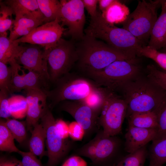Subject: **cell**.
<instances>
[{
	"instance_id": "35",
	"label": "cell",
	"mask_w": 166,
	"mask_h": 166,
	"mask_svg": "<svg viewBox=\"0 0 166 166\" xmlns=\"http://www.w3.org/2000/svg\"><path fill=\"white\" fill-rule=\"evenodd\" d=\"M147 76L166 91V71L153 64L148 65L146 68Z\"/></svg>"
},
{
	"instance_id": "22",
	"label": "cell",
	"mask_w": 166,
	"mask_h": 166,
	"mask_svg": "<svg viewBox=\"0 0 166 166\" xmlns=\"http://www.w3.org/2000/svg\"><path fill=\"white\" fill-rule=\"evenodd\" d=\"M128 7L117 0L110 5L101 15L103 18L111 24L122 23L129 14Z\"/></svg>"
},
{
	"instance_id": "15",
	"label": "cell",
	"mask_w": 166,
	"mask_h": 166,
	"mask_svg": "<svg viewBox=\"0 0 166 166\" xmlns=\"http://www.w3.org/2000/svg\"><path fill=\"white\" fill-rule=\"evenodd\" d=\"M97 140L95 154L91 161L92 166H109V162L115 156L120 145L116 136H106L102 130L96 134Z\"/></svg>"
},
{
	"instance_id": "30",
	"label": "cell",
	"mask_w": 166,
	"mask_h": 166,
	"mask_svg": "<svg viewBox=\"0 0 166 166\" xmlns=\"http://www.w3.org/2000/svg\"><path fill=\"white\" fill-rule=\"evenodd\" d=\"M105 89L97 87L86 97L81 101L101 113L105 100Z\"/></svg>"
},
{
	"instance_id": "12",
	"label": "cell",
	"mask_w": 166,
	"mask_h": 166,
	"mask_svg": "<svg viewBox=\"0 0 166 166\" xmlns=\"http://www.w3.org/2000/svg\"><path fill=\"white\" fill-rule=\"evenodd\" d=\"M59 108L71 115L83 128L85 137L98 129L100 113L81 101H65L59 104Z\"/></svg>"
},
{
	"instance_id": "16",
	"label": "cell",
	"mask_w": 166,
	"mask_h": 166,
	"mask_svg": "<svg viewBox=\"0 0 166 166\" xmlns=\"http://www.w3.org/2000/svg\"><path fill=\"white\" fill-rule=\"evenodd\" d=\"M156 135V128L128 126V131L125 135V150L128 153L133 152L155 140Z\"/></svg>"
},
{
	"instance_id": "11",
	"label": "cell",
	"mask_w": 166,
	"mask_h": 166,
	"mask_svg": "<svg viewBox=\"0 0 166 166\" xmlns=\"http://www.w3.org/2000/svg\"><path fill=\"white\" fill-rule=\"evenodd\" d=\"M58 19L44 24L34 29L28 35L14 41L19 43H27L39 45L47 50L55 45L67 30L60 24Z\"/></svg>"
},
{
	"instance_id": "7",
	"label": "cell",
	"mask_w": 166,
	"mask_h": 166,
	"mask_svg": "<svg viewBox=\"0 0 166 166\" xmlns=\"http://www.w3.org/2000/svg\"><path fill=\"white\" fill-rule=\"evenodd\" d=\"M105 100L99 118L100 126L106 136H114L121 130L127 104L121 95L106 89Z\"/></svg>"
},
{
	"instance_id": "6",
	"label": "cell",
	"mask_w": 166,
	"mask_h": 166,
	"mask_svg": "<svg viewBox=\"0 0 166 166\" xmlns=\"http://www.w3.org/2000/svg\"><path fill=\"white\" fill-rule=\"evenodd\" d=\"M161 6L160 0L139 1L135 10L129 14L122 23L123 28L131 33L145 45L150 38L152 30L158 18L157 10Z\"/></svg>"
},
{
	"instance_id": "31",
	"label": "cell",
	"mask_w": 166,
	"mask_h": 166,
	"mask_svg": "<svg viewBox=\"0 0 166 166\" xmlns=\"http://www.w3.org/2000/svg\"><path fill=\"white\" fill-rule=\"evenodd\" d=\"M136 55L150 58L155 61L163 70L166 71V53L144 45L138 50Z\"/></svg>"
},
{
	"instance_id": "24",
	"label": "cell",
	"mask_w": 166,
	"mask_h": 166,
	"mask_svg": "<svg viewBox=\"0 0 166 166\" xmlns=\"http://www.w3.org/2000/svg\"><path fill=\"white\" fill-rule=\"evenodd\" d=\"M148 166H162L166 163V136L152 141Z\"/></svg>"
},
{
	"instance_id": "19",
	"label": "cell",
	"mask_w": 166,
	"mask_h": 166,
	"mask_svg": "<svg viewBox=\"0 0 166 166\" xmlns=\"http://www.w3.org/2000/svg\"><path fill=\"white\" fill-rule=\"evenodd\" d=\"M43 23L42 20L30 17L15 19L13 27L10 31L9 38L12 40H14L26 36Z\"/></svg>"
},
{
	"instance_id": "8",
	"label": "cell",
	"mask_w": 166,
	"mask_h": 166,
	"mask_svg": "<svg viewBox=\"0 0 166 166\" xmlns=\"http://www.w3.org/2000/svg\"><path fill=\"white\" fill-rule=\"evenodd\" d=\"M75 42L61 38L56 45L44 49L49 67L50 81L54 83L64 75L69 72L77 62L78 55Z\"/></svg>"
},
{
	"instance_id": "17",
	"label": "cell",
	"mask_w": 166,
	"mask_h": 166,
	"mask_svg": "<svg viewBox=\"0 0 166 166\" xmlns=\"http://www.w3.org/2000/svg\"><path fill=\"white\" fill-rule=\"evenodd\" d=\"M161 12L152 30L147 45L159 50L166 49V0H160Z\"/></svg>"
},
{
	"instance_id": "38",
	"label": "cell",
	"mask_w": 166,
	"mask_h": 166,
	"mask_svg": "<svg viewBox=\"0 0 166 166\" xmlns=\"http://www.w3.org/2000/svg\"><path fill=\"white\" fill-rule=\"evenodd\" d=\"M97 140V136L96 135L93 139L77 150V155H76L87 157L92 161L95 154Z\"/></svg>"
},
{
	"instance_id": "39",
	"label": "cell",
	"mask_w": 166,
	"mask_h": 166,
	"mask_svg": "<svg viewBox=\"0 0 166 166\" xmlns=\"http://www.w3.org/2000/svg\"><path fill=\"white\" fill-rule=\"evenodd\" d=\"M9 94L5 91H0V117L6 119L11 116L9 109Z\"/></svg>"
},
{
	"instance_id": "3",
	"label": "cell",
	"mask_w": 166,
	"mask_h": 166,
	"mask_svg": "<svg viewBox=\"0 0 166 166\" xmlns=\"http://www.w3.org/2000/svg\"><path fill=\"white\" fill-rule=\"evenodd\" d=\"M85 32L87 35L105 41L132 59L136 58L138 49L145 45L128 31L106 22L99 12L96 16L91 17Z\"/></svg>"
},
{
	"instance_id": "32",
	"label": "cell",
	"mask_w": 166,
	"mask_h": 166,
	"mask_svg": "<svg viewBox=\"0 0 166 166\" xmlns=\"http://www.w3.org/2000/svg\"><path fill=\"white\" fill-rule=\"evenodd\" d=\"M0 35L7 34L12 30L14 23L12 15L14 14L12 9L3 2H0Z\"/></svg>"
},
{
	"instance_id": "27",
	"label": "cell",
	"mask_w": 166,
	"mask_h": 166,
	"mask_svg": "<svg viewBox=\"0 0 166 166\" xmlns=\"http://www.w3.org/2000/svg\"><path fill=\"white\" fill-rule=\"evenodd\" d=\"M145 146L129 153L118 161L116 166H144L147 155Z\"/></svg>"
},
{
	"instance_id": "28",
	"label": "cell",
	"mask_w": 166,
	"mask_h": 166,
	"mask_svg": "<svg viewBox=\"0 0 166 166\" xmlns=\"http://www.w3.org/2000/svg\"><path fill=\"white\" fill-rule=\"evenodd\" d=\"M14 138L6 126L5 121L0 122V150L9 152L18 153L19 150L14 143Z\"/></svg>"
},
{
	"instance_id": "23",
	"label": "cell",
	"mask_w": 166,
	"mask_h": 166,
	"mask_svg": "<svg viewBox=\"0 0 166 166\" xmlns=\"http://www.w3.org/2000/svg\"><path fill=\"white\" fill-rule=\"evenodd\" d=\"M128 126L145 128H156L157 117L154 111L134 113L127 118Z\"/></svg>"
},
{
	"instance_id": "41",
	"label": "cell",
	"mask_w": 166,
	"mask_h": 166,
	"mask_svg": "<svg viewBox=\"0 0 166 166\" xmlns=\"http://www.w3.org/2000/svg\"><path fill=\"white\" fill-rule=\"evenodd\" d=\"M18 153L22 156L21 162L23 166H43L40 160L30 152L19 150Z\"/></svg>"
},
{
	"instance_id": "26",
	"label": "cell",
	"mask_w": 166,
	"mask_h": 166,
	"mask_svg": "<svg viewBox=\"0 0 166 166\" xmlns=\"http://www.w3.org/2000/svg\"><path fill=\"white\" fill-rule=\"evenodd\" d=\"M11 116L16 119L26 117L28 105L26 97L20 95H14L9 98Z\"/></svg>"
},
{
	"instance_id": "2",
	"label": "cell",
	"mask_w": 166,
	"mask_h": 166,
	"mask_svg": "<svg viewBox=\"0 0 166 166\" xmlns=\"http://www.w3.org/2000/svg\"><path fill=\"white\" fill-rule=\"evenodd\" d=\"M75 44L77 62L83 73L101 70L117 61L132 59L103 42L85 34Z\"/></svg>"
},
{
	"instance_id": "45",
	"label": "cell",
	"mask_w": 166,
	"mask_h": 166,
	"mask_svg": "<svg viewBox=\"0 0 166 166\" xmlns=\"http://www.w3.org/2000/svg\"><path fill=\"white\" fill-rule=\"evenodd\" d=\"M0 166H23L22 162L17 158L6 156L0 158Z\"/></svg>"
},
{
	"instance_id": "47",
	"label": "cell",
	"mask_w": 166,
	"mask_h": 166,
	"mask_svg": "<svg viewBox=\"0 0 166 166\" xmlns=\"http://www.w3.org/2000/svg\"><path fill=\"white\" fill-rule=\"evenodd\" d=\"M160 51L166 53V49H161V51Z\"/></svg>"
},
{
	"instance_id": "44",
	"label": "cell",
	"mask_w": 166,
	"mask_h": 166,
	"mask_svg": "<svg viewBox=\"0 0 166 166\" xmlns=\"http://www.w3.org/2000/svg\"><path fill=\"white\" fill-rule=\"evenodd\" d=\"M61 166H87V164L80 156L75 155L68 159Z\"/></svg>"
},
{
	"instance_id": "40",
	"label": "cell",
	"mask_w": 166,
	"mask_h": 166,
	"mask_svg": "<svg viewBox=\"0 0 166 166\" xmlns=\"http://www.w3.org/2000/svg\"><path fill=\"white\" fill-rule=\"evenodd\" d=\"M69 136L73 140L80 141L85 137V132L82 127L76 121L69 124Z\"/></svg>"
},
{
	"instance_id": "10",
	"label": "cell",
	"mask_w": 166,
	"mask_h": 166,
	"mask_svg": "<svg viewBox=\"0 0 166 166\" xmlns=\"http://www.w3.org/2000/svg\"><path fill=\"white\" fill-rule=\"evenodd\" d=\"M61 26H66L64 35L70 36L75 42L84 38V28L85 22L84 7L82 0H61Z\"/></svg>"
},
{
	"instance_id": "37",
	"label": "cell",
	"mask_w": 166,
	"mask_h": 166,
	"mask_svg": "<svg viewBox=\"0 0 166 166\" xmlns=\"http://www.w3.org/2000/svg\"><path fill=\"white\" fill-rule=\"evenodd\" d=\"M12 77L11 67L7 66L6 64L0 61V90L10 93V87Z\"/></svg>"
},
{
	"instance_id": "5",
	"label": "cell",
	"mask_w": 166,
	"mask_h": 166,
	"mask_svg": "<svg viewBox=\"0 0 166 166\" xmlns=\"http://www.w3.org/2000/svg\"><path fill=\"white\" fill-rule=\"evenodd\" d=\"M75 73L69 72L54 82L51 90L44 91L50 101L49 108L65 101H81L86 97L97 86L90 79Z\"/></svg>"
},
{
	"instance_id": "1",
	"label": "cell",
	"mask_w": 166,
	"mask_h": 166,
	"mask_svg": "<svg viewBox=\"0 0 166 166\" xmlns=\"http://www.w3.org/2000/svg\"><path fill=\"white\" fill-rule=\"evenodd\" d=\"M119 93L127 103L126 118L134 113L155 112L166 97V91L143 72L125 84Z\"/></svg>"
},
{
	"instance_id": "4",
	"label": "cell",
	"mask_w": 166,
	"mask_h": 166,
	"mask_svg": "<svg viewBox=\"0 0 166 166\" xmlns=\"http://www.w3.org/2000/svg\"><path fill=\"white\" fill-rule=\"evenodd\" d=\"M143 72L135 58L117 61L101 70L83 73L97 86L116 93L127 82Z\"/></svg>"
},
{
	"instance_id": "48",
	"label": "cell",
	"mask_w": 166,
	"mask_h": 166,
	"mask_svg": "<svg viewBox=\"0 0 166 166\" xmlns=\"http://www.w3.org/2000/svg\"><path fill=\"white\" fill-rule=\"evenodd\" d=\"M111 166H116V164H114V165H112Z\"/></svg>"
},
{
	"instance_id": "29",
	"label": "cell",
	"mask_w": 166,
	"mask_h": 166,
	"mask_svg": "<svg viewBox=\"0 0 166 166\" xmlns=\"http://www.w3.org/2000/svg\"><path fill=\"white\" fill-rule=\"evenodd\" d=\"M12 69V77L10 87V93L19 92L25 89L24 72L20 73L22 67L16 61L15 59L9 62Z\"/></svg>"
},
{
	"instance_id": "21",
	"label": "cell",
	"mask_w": 166,
	"mask_h": 166,
	"mask_svg": "<svg viewBox=\"0 0 166 166\" xmlns=\"http://www.w3.org/2000/svg\"><path fill=\"white\" fill-rule=\"evenodd\" d=\"M30 132L31 136L29 142L30 152L41 159L44 156L47 155V152L45 150V129L42 124L38 122Z\"/></svg>"
},
{
	"instance_id": "9",
	"label": "cell",
	"mask_w": 166,
	"mask_h": 166,
	"mask_svg": "<svg viewBox=\"0 0 166 166\" xmlns=\"http://www.w3.org/2000/svg\"><path fill=\"white\" fill-rule=\"evenodd\" d=\"M45 132L48 160L46 166H57L70 150L72 143L64 140L59 135L55 127L56 120L49 109L41 118Z\"/></svg>"
},
{
	"instance_id": "46",
	"label": "cell",
	"mask_w": 166,
	"mask_h": 166,
	"mask_svg": "<svg viewBox=\"0 0 166 166\" xmlns=\"http://www.w3.org/2000/svg\"><path fill=\"white\" fill-rule=\"evenodd\" d=\"M115 0H99L98 2L101 13L104 12Z\"/></svg>"
},
{
	"instance_id": "34",
	"label": "cell",
	"mask_w": 166,
	"mask_h": 166,
	"mask_svg": "<svg viewBox=\"0 0 166 166\" xmlns=\"http://www.w3.org/2000/svg\"><path fill=\"white\" fill-rule=\"evenodd\" d=\"M44 77L34 72L29 71L24 76L25 90L38 89L46 90V81Z\"/></svg>"
},
{
	"instance_id": "36",
	"label": "cell",
	"mask_w": 166,
	"mask_h": 166,
	"mask_svg": "<svg viewBox=\"0 0 166 166\" xmlns=\"http://www.w3.org/2000/svg\"><path fill=\"white\" fill-rule=\"evenodd\" d=\"M157 119V135L155 139L166 136V97L155 111Z\"/></svg>"
},
{
	"instance_id": "25",
	"label": "cell",
	"mask_w": 166,
	"mask_h": 166,
	"mask_svg": "<svg viewBox=\"0 0 166 166\" xmlns=\"http://www.w3.org/2000/svg\"><path fill=\"white\" fill-rule=\"evenodd\" d=\"M39 9L43 16L44 22L53 21L57 19L60 21L61 5L57 0H37Z\"/></svg>"
},
{
	"instance_id": "33",
	"label": "cell",
	"mask_w": 166,
	"mask_h": 166,
	"mask_svg": "<svg viewBox=\"0 0 166 166\" xmlns=\"http://www.w3.org/2000/svg\"><path fill=\"white\" fill-rule=\"evenodd\" d=\"M5 121L6 125L13 136L14 139L20 143L26 139L27 132L25 121H20L9 118Z\"/></svg>"
},
{
	"instance_id": "14",
	"label": "cell",
	"mask_w": 166,
	"mask_h": 166,
	"mask_svg": "<svg viewBox=\"0 0 166 166\" xmlns=\"http://www.w3.org/2000/svg\"><path fill=\"white\" fill-rule=\"evenodd\" d=\"M28 105L25 121L27 129L30 131L49 108L47 96L44 91L38 89L25 90Z\"/></svg>"
},
{
	"instance_id": "20",
	"label": "cell",
	"mask_w": 166,
	"mask_h": 166,
	"mask_svg": "<svg viewBox=\"0 0 166 166\" xmlns=\"http://www.w3.org/2000/svg\"><path fill=\"white\" fill-rule=\"evenodd\" d=\"M7 35V34L0 35V61L6 64L15 59L23 47L10 40Z\"/></svg>"
},
{
	"instance_id": "43",
	"label": "cell",
	"mask_w": 166,
	"mask_h": 166,
	"mask_svg": "<svg viewBox=\"0 0 166 166\" xmlns=\"http://www.w3.org/2000/svg\"><path fill=\"white\" fill-rule=\"evenodd\" d=\"M84 8H85L91 17H94L97 14V6L98 0H82Z\"/></svg>"
},
{
	"instance_id": "42",
	"label": "cell",
	"mask_w": 166,
	"mask_h": 166,
	"mask_svg": "<svg viewBox=\"0 0 166 166\" xmlns=\"http://www.w3.org/2000/svg\"><path fill=\"white\" fill-rule=\"evenodd\" d=\"M55 125L56 130L60 137L67 140L69 136V124L61 119L56 120Z\"/></svg>"
},
{
	"instance_id": "49",
	"label": "cell",
	"mask_w": 166,
	"mask_h": 166,
	"mask_svg": "<svg viewBox=\"0 0 166 166\" xmlns=\"http://www.w3.org/2000/svg\"><path fill=\"white\" fill-rule=\"evenodd\" d=\"M162 166H166V165H162Z\"/></svg>"
},
{
	"instance_id": "18",
	"label": "cell",
	"mask_w": 166,
	"mask_h": 166,
	"mask_svg": "<svg viewBox=\"0 0 166 166\" xmlns=\"http://www.w3.org/2000/svg\"><path fill=\"white\" fill-rule=\"evenodd\" d=\"M3 2L12 9L15 15V19L27 16L43 21L37 0H8Z\"/></svg>"
},
{
	"instance_id": "13",
	"label": "cell",
	"mask_w": 166,
	"mask_h": 166,
	"mask_svg": "<svg viewBox=\"0 0 166 166\" xmlns=\"http://www.w3.org/2000/svg\"><path fill=\"white\" fill-rule=\"evenodd\" d=\"M19 64L28 70L39 74L48 81L50 80L48 62L44 50L36 45L24 46L15 59Z\"/></svg>"
}]
</instances>
